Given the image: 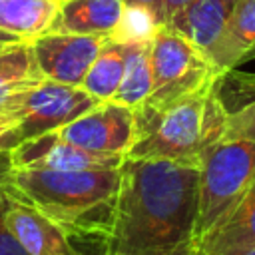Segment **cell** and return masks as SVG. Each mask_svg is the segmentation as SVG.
<instances>
[{
  "label": "cell",
  "mask_w": 255,
  "mask_h": 255,
  "mask_svg": "<svg viewBox=\"0 0 255 255\" xmlns=\"http://www.w3.org/2000/svg\"><path fill=\"white\" fill-rule=\"evenodd\" d=\"M197 183V165L126 157L104 253L159 255L193 239Z\"/></svg>",
  "instance_id": "obj_1"
},
{
  "label": "cell",
  "mask_w": 255,
  "mask_h": 255,
  "mask_svg": "<svg viewBox=\"0 0 255 255\" xmlns=\"http://www.w3.org/2000/svg\"><path fill=\"white\" fill-rule=\"evenodd\" d=\"M118 187L120 167L76 171L14 167L8 195L44 213L78 245H96L102 255Z\"/></svg>",
  "instance_id": "obj_2"
},
{
  "label": "cell",
  "mask_w": 255,
  "mask_h": 255,
  "mask_svg": "<svg viewBox=\"0 0 255 255\" xmlns=\"http://www.w3.org/2000/svg\"><path fill=\"white\" fill-rule=\"evenodd\" d=\"M221 80V78H219ZM217 86L163 106L143 104L135 114V131L126 157L171 159L197 165L225 137L229 112Z\"/></svg>",
  "instance_id": "obj_3"
},
{
  "label": "cell",
  "mask_w": 255,
  "mask_h": 255,
  "mask_svg": "<svg viewBox=\"0 0 255 255\" xmlns=\"http://www.w3.org/2000/svg\"><path fill=\"white\" fill-rule=\"evenodd\" d=\"M255 177V139L223 137L203 155L197 183V219L193 239L199 241L239 201Z\"/></svg>",
  "instance_id": "obj_4"
},
{
  "label": "cell",
  "mask_w": 255,
  "mask_h": 255,
  "mask_svg": "<svg viewBox=\"0 0 255 255\" xmlns=\"http://www.w3.org/2000/svg\"><path fill=\"white\" fill-rule=\"evenodd\" d=\"M151 94L145 104L163 106L219 82L223 72L187 38L161 26L151 40Z\"/></svg>",
  "instance_id": "obj_5"
},
{
  "label": "cell",
  "mask_w": 255,
  "mask_h": 255,
  "mask_svg": "<svg viewBox=\"0 0 255 255\" xmlns=\"http://www.w3.org/2000/svg\"><path fill=\"white\" fill-rule=\"evenodd\" d=\"M96 104L100 102L80 86H66L42 78L14 90L2 102L0 112L16 120V133L22 143L60 129Z\"/></svg>",
  "instance_id": "obj_6"
},
{
  "label": "cell",
  "mask_w": 255,
  "mask_h": 255,
  "mask_svg": "<svg viewBox=\"0 0 255 255\" xmlns=\"http://www.w3.org/2000/svg\"><path fill=\"white\" fill-rule=\"evenodd\" d=\"M135 131V114L118 102H100L80 118L62 126L54 133L90 151L122 153L131 147Z\"/></svg>",
  "instance_id": "obj_7"
},
{
  "label": "cell",
  "mask_w": 255,
  "mask_h": 255,
  "mask_svg": "<svg viewBox=\"0 0 255 255\" xmlns=\"http://www.w3.org/2000/svg\"><path fill=\"white\" fill-rule=\"evenodd\" d=\"M104 44V36L64 32H46L30 40L40 74L46 80L66 86H82Z\"/></svg>",
  "instance_id": "obj_8"
},
{
  "label": "cell",
  "mask_w": 255,
  "mask_h": 255,
  "mask_svg": "<svg viewBox=\"0 0 255 255\" xmlns=\"http://www.w3.org/2000/svg\"><path fill=\"white\" fill-rule=\"evenodd\" d=\"M126 155L122 153H100L84 149L76 143L62 139L58 133L50 131L46 135L22 141L12 149L14 167L24 169H110L120 167Z\"/></svg>",
  "instance_id": "obj_9"
},
{
  "label": "cell",
  "mask_w": 255,
  "mask_h": 255,
  "mask_svg": "<svg viewBox=\"0 0 255 255\" xmlns=\"http://www.w3.org/2000/svg\"><path fill=\"white\" fill-rule=\"evenodd\" d=\"M6 225L26 255H88L44 213L12 195L6 209Z\"/></svg>",
  "instance_id": "obj_10"
},
{
  "label": "cell",
  "mask_w": 255,
  "mask_h": 255,
  "mask_svg": "<svg viewBox=\"0 0 255 255\" xmlns=\"http://www.w3.org/2000/svg\"><path fill=\"white\" fill-rule=\"evenodd\" d=\"M237 0H191L177 10L165 26L179 32L207 58L223 38Z\"/></svg>",
  "instance_id": "obj_11"
},
{
  "label": "cell",
  "mask_w": 255,
  "mask_h": 255,
  "mask_svg": "<svg viewBox=\"0 0 255 255\" xmlns=\"http://www.w3.org/2000/svg\"><path fill=\"white\" fill-rule=\"evenodd\" d=\"M255 245V177L227 215L195 241V255H225Z\"/></svg>",
  "instance_id": "obj_12"
},
{
  "label": "cell",
  "mask_w": 255,
  "mask_h": 255,
  "mask_svg": "<svg viewBox=\"0 0 255 255\" xmlns=\"http://www.w3.org/2000/svg\"><path fill=\"white\" fill-rule=\"evenodd\" d=\"M124 0H62L50 32L104 36L116 28Z\"/></svg>",
  "instance_id": "obj_13"
},
{
  "label": "cell",
  "mask_w": 255,
  "mask_h": 255,
  "mask_svg": "<svg viewBox=\"0 0 255 255\" xmlns=\"http://www.w3.org/2000/svg\"><path fill=\"white\" fill-rule=\"evenodd\" d=\"M255 52V0H237L229 26L209 60L225 74L235 70Z\"/></svg>",
  "instance_id": "obj_14"
},
{
  "label": "cell",
  "mask_w": 255,
  "mask_h": 255,
  "mask_svg": "<svg viewBox=\"0 0 255 255\" xmlns=\"http://www.w3.org/2000/svg\"><path fill=\"white\" fill-rule=\"evenodd\" d=\"M217 92L229 112L225 137L255 139V76L229 70L221 76Z\"/></svg>",
  "instance_id": "obj_15"
},
{
  "label": "cell",
  "mask_w": 255,
  "mask_h": 255,
  "mask_svg": "<svg viewBox=\"0 0 255 255\" xmlns=\"http://www.w3.org/2000/svg\"><path fill=\"white\" fill-rule=\"evenodd\" d=\"M60 12V0H0V32L32 40L50 32Z\"/></svg>",
  "instance_id": "obj_16"
},
{
  "label": "cell",
  "mask_w": 255,
  "mask_h": 255,
  "mask_svg": "<svg viewBox=\"0 0 255 255\" xmlns=\"http://www.w3.org/2000/svg\"><path fill=\"white\" fill-rule=\"evenodd\" d=\"M151 42H135L128 44L126 66L122 74V82L112 98L129 110H137L143 106L151 94Z\"/></svg>",
  "instance_id": "obj_17"
},
{
  "label": "cell",
  "mask_w": 255,
  "mask_h": 255,
  "mask_svg": "<svg viewBox=\"0 0 255 255\" xmlns=\"http://www.w3.org/2000/svg\"><path fill=\"white\" fill-rule=\"evenodd\" d=\"M126 54H128V44L106 40L80 88L98 102H110L122 82Z\"/></svg>",
  "instance_id": "obj_18"
},
{
  "label": "cell",
  "mask_w": 255,
  "mask_h": 255,
  "mask_svg": "<svg viewBox=\"0 0 255 255\" xmlns=\"http://www.w3.org/2000/svg\"><path fill=\"white\" fill-rule=\"evenodd\" d=\"M30 40H20L0 48V106L18 88L42 80Z\"/></svg>",
  "instance_id": "obj_19"
},
{
  "label": "cell",
  "mask_w": 255,
  "mask_h": 255,
  "mask_svg": "<svg viewBox=\"0 0 255 255\" xmlns=\"http://www.w3.org/2000/svg\"><path fill=\"white\" fill-rule=\"evenodd\" d=\"M161 26H163L161 20L151 10L143 6H135V4H124L122 16L106 40L120 42V44L151 42Z\"/></svg>",
  "instance_id": "obj_20"
},
{
  "label": "cell",
  "mask_w": 255,
  "mask_h": 255,
  "mask_svg": "<svg viewBox=\"0 0 255 255\" xmlns=\"http://www.w3.org/2000/svg\"><path fill=\"white\" fill-rule=\"evenodd\" d=\"M8 203H10V195L0 193V255H26V251L22 249V245L6 225Z\"/></svg>",
  "instance_id": "obj_21"
},
{
  "label": "cell",
  "mask_w": 255,
  "mask_h": 255,
  "mask_svg": "<svg viewBox=\"0 0 255 255\" xmlns=\"http://www.w3.org/2000/svg\"><path fill=\"white\" fill-rule=\"evenodd\" d=\"M16 145H20L18 133H16V120L10 114L0 112V151L2 149L12 151Z\"/></svg>",
  "instance_id": "obj_22"
},
{
  "label": "cell",
  "mask_w": 255,
  "mask_h": 255,
  "mask_svg": "<svg viewBox=\"0 0 255 255\" xmlns=\"http://www.w3.org/2000/svg\"><path fill=\"white\" fill-rule=\"evenodd\" d=\"M14 177V161H12V151L2 149L0 151V193H10Z\"/></svg>",
  "instance_id": "obj_23"
},
{
  "label": "cell",
  "mask_w": 255,
  "mask_h": 255,
  "mask_svg": "<svg viewBox=\"0 0 255 255\" xmlns=\"http://www.w3.org/2000/svg\"><path fill=\"white\" fill-rule=\"evenodd\" d=\"M187 2H191V0H161V12H163V24L177 12V10H181Z\"/></svg>",
  "instance_id": "obj_24"
},
{
  "label": "cell",
  "mask_w": 255,
  "mask_h": 255,
  "mask_svg": "<svg viewBox=\"0 0 255 255\" xmlns=\"http://www.w3.org/2000/svg\"><path fill=\"white\" fill-rule=\"evenodd\" d=\"M124 4H135V6H143L147 10H151L163 24V12H161V0H124Z\"/></svg>",
  "instance_id": "obj_25"
},
{
  "label": "cell",
  "mask_w": 255,
  "mask_h": 255,
  "mask_svg": "<svg viewBox=\"0 0 255 255\" xmlns=\"http://www.w3.org/2000/svg\"><path fill=\"white\" fill-rule=\"evenodd\" d=\"M102 255H110V253H102ZM159 255H195V239L179 243L177 247H173V249H169L165 253H159Z\"/></svg>",
  "instance_id": "obj_26"
},
{
  "label": "cell",
  "mask_w": 255,
  "mask_h": 255,
  "mask_svg": "<svg viewBox=\"0 0 255 255\" xmlns=\"http://www.w3.org/2000/svg\"><path fill=\"white\" fill-rule=\"evenodd\" d=\"M225 255H255V245H251V247H247V249H241V251L225 253Z\"/></svg>",
  "instance_id": "obj_27"
},
{
  "label": "cell",
  "mask_w": 255,
  "mask_h": 255,
  "mask_svg": "<svg viewBox=\"0 0 255 255\" xmlns=\"http://www.w3.org/2000/svg\"><path fill=\"white\" fill-rule=\"evenodd\" d=\"M0 42H2V44H12V42H20V40H18V38H14V36H10V34L0 32Z\"/></svg>",
  "instance_id": "obj_28"
},
{
  "label": "cell",
  "mask_w": 255,
  "mask_h": 255,
  "mask_svg": "<svg viewBox=\"0 0 255 255\" xmlns=\"http://www.w3.org/2000/svg\"><path fill=\"white\" fill-rule=\"evenodd\" d=\"M4 46H6V44H2V42H0V48H4Z\"/></svg>",
  "instance_id": "obj_29"
},
{
  "label": "cell",
  "mask_w": 255,
  "mask_h": 255,
  "mask_svg": "<svg viewBox=\"0 0 255 255\" xmlns=\"http://www.w3.org/2000/svg\"><path fill=\"white\" fill-rule=\"evenodd\" d=\"M60 2H62V0H60Z\"/></svg>",
  "instance_id": "obj_30"
}]
</instances>
